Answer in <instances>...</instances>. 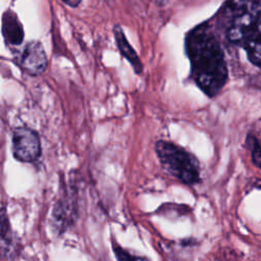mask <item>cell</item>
<instances>
[{"label":"cell","mask_w":261,"mask_h":261,"mask_svg":"<svg viewBox=\"0 0 261 261\" xmlns=\"http://www.w3.org/2000/svg\"><path fill=\"white\" fill-rule=\"evenodd\" d=\"M185 50L191 65V77L208 97L220 93L228 77L227 65L220 42L211 25L201 23L185 39Z\"/></svg>","instance_id":"1"},{"label":"cell","mask_w":261,"mask_h":261,"mask_svg":"<svg viewBox=\"0 0 261 261\" xmlns=\"http://www.w3.org/2000/svg\"><path fill=\"white\" fill-rule=\"evenodd\" d=\"M155 152L162 167L185 185L200 181V164L198 159L182 147L165 140L155 143Z\"/></svg>","instance_id":"3"},{"label":"cell","mask_w":261,"mask_h":261,"mask_svg":"<svg viewBox=\"0 0 261 261\" xmlns=\"http://www.w3.org/2000/svg\"><path fill=\"white\" fill-rule=\"evenodd\" d=\"M112 250L117 261H150L146 257L138 256L130 253L129 251L121 248L119 245H117L114 242H112Z\"/></svg>","instance_id":"8"},{"label":"cell","mask_w":261,"mask_h":261,"mask_svg":"<svg viewBox=\"0 0 261 261\" xmlns=\"http://www.w3.org/2000/svg\"><path fill=\"white\" fill-rule=\"evenodd\" d=\"M113 36L116 42V46L118 48L119 53L130 63L133 69L137 74H141L143 71V63L137 54L136 50L129 44L128 40L126 39L123 30L120 25L115 24L113 27Z\"/></svg>","instance_id":"7"},{"label":"cell","mask_w":261,"mask_h":261,"mask_svg":"<svg viewBox=\"0 0 261 261\" xmlns=\"http://www.w3.org/2000/svg\"><path fill=\"white\" fill-rule=\"evenodd\" d=\"M2 35L7 44L16 47L23 42V29L17 15L11 11L6 10L2 15Z\"/></svg>","instance_id":"6"},{"label":"cell","mask_w":261,"mask_h":261,"mask_svg":"<svg viewBox=\"0 0 261 261\" xmlns=\"http://www.w3.org/2000/svg\"><path fill=\"white\" fill-rule=\"evenodd\" d=\"M18 66L30 75L42 74L48 65L47 54L39 41L28 42L16 58Z\"/></svg>","instance_id":"5"},{"label":"cell","mask_w":261,"mask_h":261,"mask_svg":"<svg viewBox=\"0 0 261 261\" xmlns=\"http://www.w3.org/2000/svg\"><path fill=\"white\" fill-rule=\"evenodd\" d=\"M247 145H248V148L250 149L253 163L258 168L261 169V145H260V143L254 136L249 135L247 137Z\"/></svg>","instance_id":"9"},{"label":"cell","mask_w":261,"mask_h":261,"mask_svg":"<svg viewBox=\"0 0 261 261\" xmlns=\"http://www.w3.org/2000/svg\"><path fill=\"white\" fill-rule=\"evenodd\" d=\"M42 152L38 133L28 126H18L12 134V153L16 160L31 163L39 159Z\"/></svg>","instance_id":"4"},{"label":"cell","mask_w":261,"mask_h":261,"mask_svg":"<svg viewBox=\"0 0 261 261\" xmlns=\"http://www.w3.org/2000/svg\"><path fill=\"white\" fill-rule=\"evenodd\" d=\"M226 39L247 53L250 62L261 68V0H252L244 7L222 12Z\"/></svg>","instance_id":"2"},{"label":"cell","mask_w":261,"mask_h":261,"mask_svg":"<svg viewBox=\"0 0 261 261\" xmlns=\"http://www.w3.org/2000/svg\"><path fill=\"white\" fill-rule=\"evenodd\" d=\"M62 2L70 7H76L82 2V0H62Z\"/></svg>","instance_id":"10"}]
</instances>
